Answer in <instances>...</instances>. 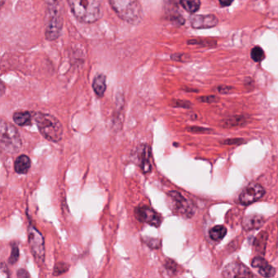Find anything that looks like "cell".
Returning a JSON list of instances; mask_svg holds the SVG:
<instances>
[{
  "mask_svg": "<svg viewBox=\"0 0 278 278\" xmlns=\"http://www.w3.org/2000/svg\"><path fill=\"white\" fill-rule=\"evenodd\" d=\"M67 1L75 18L82 23H94L102 16V0Z\"/></svg>",
  "mask_w": 278,
  "mask_h": 278,
  "instance_id": "cell-1",
  "label": "cell"
},
{
  "mask_svg": "<svg viewBox=\"0 0 278 278\" xmlns=\"http://www.w3.org/2000/svg\"><path fill=\"white\" fill-rule=\"evenodd\" d=\"M33 119L43 136L54 143L62 141L64 129L61 122L53 115L36 112L33 114Z\"/></svg>",
  "mask_w": 278,
  "mask_h": 278,
  "instance_id": "cell-2",
  "label": "cell"
},
{
  "mask_svg": "<svg viewBox=\"0 0 278 278\" xmlns=\"http://www.w3.org/2000/svg\"><path fill=\"white\" fill-rule=\"evenodd\" d=\"M113 9L128 23L137 24L142 19V7L139 0H110Z\"/></svg>",
  "mask_w": 278,
  "mask_h": 278,
  "instance_id": "cell-3",
  "label": "cell"
},
{
  "mask_svg": "<svg viewBox=\"0 0 278 278\" xmlns=\"http://www.w3.org/2000/svg\"><path fill=\"white\" fill-rule=\"evenodd\" d=\"M22 146L21 135L17 129L6 121H1L0 125V148L3 153L13 154L18 153Z\"/></svg>",
  "mask_w": 278,
  "mask_h": 278,
  "instance_id": "cell-4",
  "label": "cell"
},
{
  "mask_svg": "<svg viewBox=\"0 0 278 278\" xmlns=\"http://www.w3.org/2000/svg\"><path fill=\"white\" fill-rule=\"evenodd\" d=\"M62 4L47 6L45 16V37L49 41H55L60 37L63 26Z\"/></svg>",
  "mask_w": 278,
  "mask_h": 278,
  "instance_id": "cell-5",
  "label": "cell"
},
{
  "mask_svg": "<svg viewBox=\"0 0 278 278\" xmlns=\"http://www.w3.org/2000/svg\"><path fill=\"white\" fill-rule=\"evenodd\" d=\"M29 244L31 252L38 264L44 263L45 259V241L41 232L30 225L28 227Z\"/></svg>",
  "mask_w": 278,
  "mask_h": 278,
  "instance_id": "cell-6",
  "label": "cell"
},
{
  "mask_svg": "<svg viewBox=\"0 0 278 278\" xmlns=\"http://www.w3.org/2000/svg\"><path fill=\"white\" fill-rule=\"evenodd\" d=\"M167 195L169 206L175 214L184 217H191L194 214L191 204L181 194L177 191H171Z\"/></svg>",
  "mask_w": 278,
  "mask_h": 278,
  "instance_id": "cell-7",
  "label": "cell"
},
{
  "mask_svg": "<svg viewBox=\"0 0 278 278\" xmlns=\"http://www.w3.org/2000/svg\"><path fill=\"white\" fill-rule=\"evenodd\" d=\"M135 215L139 221L146 223L153 227H159L161 225V215L148 206L136 207L135 209Z\"/></svg>",
  "mask_w": 278,
  "mask_h": 278,
  "instance_id": "cell-8",
  "label": "cell"
},
{
  "mask_svg": "<svg viewBox=\"0 0 278 278\" xmlns=\"http://www.w3.org/2000/svg\"><path fill=\"white\" fill-rule=\"evenodd\" d=\"M264 189L261 184L253 182L250 183L241 194L239 201L241 204L250 205L257 202L258 200L261 199V197L264 195Z\"/></svg>",
  "mask_w": 278,
  "mask_h": 278,
  "instance_id": "cell-9",
  "label": "cell"
},
{
  "mask_svg": "<svg viewBox=\"0 0 278 278\" xmlns=\"http://www.w3.org/2000/svg\"><path fill=\"white\" fill-rule=\"evenodd\" d=\"M225 278H252L253 273L250 269L240 262H233L225 267L223 271Z\"/></svg>",
  "mask_w": 278,
  "mask_h": 278,
  "instance_id": "cell-10",
  "label": "cell"
},
{
  "mask_svg": "<svg viewBox=\"0 0 278 278\" xmlns=\"http://www.w3.org/2000/svg\"><path fill=\"white\" fill-rule=\"evenodd\" d=\"M138 148H139L137 150L138 164L143 173H149L152 171L150 148L148 145H142Z\"/></svg>",
  "mask_w": 278,
  "mask_h": 278,
  "instance_id": "cell-11",
  "label": "cell"
},
{
  "mask_svg": "<svg viewBox=\"0 0 278 278\" xmlns=\"http://www.w3.org/2000/svg\"><path fill=\"white\" fill-rule=\"evenodd\" d=\"M218 22L216 16L213 15H195L190 18V23L194 29L213 28Z\"/></svg>",
  "mask_w": 278,
  "mask_h": 278,
  "instance_id": "cell-12",
  "label": "cell"
},
{
  "mask_svg": "<svg viewBox=\"0 0 278 278\" xmlns=\"http://www.w3.org/2000/svg\"><path fill=\"white\" fill-rule=\"evenodd\" d=\"M253 268H257L259 273L264 278H272L275 275V268L261 257H256L251 262Z\"/></svg>",
  "mask_w": 278,
  "mask_h": 278,
  "instance_id": "cell-13",
  "label": "cell"
},
{
  "mask_svg": "<svg viewBox=\"0 0 278 278\" xmlns=\"http://www.w3.org/2000/svg\"><path fill=\"white\" fill-rule=\"evenodd\" d=\"M264 222L265 220L263 216L258 214H250L244 218L243 226L245 230L257 229L262 227Z\"/></svg>",
  "mask_w": 278,
  "mask_h": 278,
  "instance_id": "cell-14",
  "label": "cell"
},
{
  "mask_svg": "<svg viewBox=\"0 0 278 278\" xmlns=\"http://www.w3.org/2000/svg\"><path fill=\"white\" fill-rule=\"evenodd\" d=\"M92 88L99 98L104 97L106 91V77L104 74H97L92 82Z\"/></svg>",
  "mask_w": 278,
  "mask_h": 278,
  "instance_id": "cell-15",
  "label": "cell"
},
{
  "mask_svg": "<svg viewBox=\"0 0 278 278\" xmlns=\"http://www.w3.org/2000/svg\"><path fill=\"white\" fill-rule=\"evenodd\" d=\"M31 161L28 156L21 155L17 157L14 164L16 172L21 175H25L31 169Z\"/></svg>",
  "mask_w": 278,
  "mask_h": 278,
  "instance_id": "cell-16",
  "label": "cell"
},
{
  "mask_svg": "<svg viewBox=\"0 0 278 278\" xmlns=\"http://www.w3.org/2000/svg\"><path fill=\"white\" fill-rule=\"evenodd\" d=\"M13 118L16 124L21 127L31 125L33 119V114L25 110L16 111L13 114Z\"/></svg>",
  "mask_w": 278,
  "mask_h": 278,
  "instance_id": "cell-17",
  "label": "cell"
},
{
  "mask_svg": "<svg viewBox=\"0 0 278 278\" xmlns=\"http://www.w3.org/2000/svg\"><path fill=\"white\" fill-rule=\"evenodd\" d=\"M180 4L189 13H195L199 10L201 0H180Z\"/></svg>",
  "mask_w": 278,
  "mask_h": 278,
  "instance_id": "cell-18",
  "label": "cell"
},
{
  "mask_svg": "<svg viewBox=\"0 0 278 278\" xmlns=\"http://www.w3.org/2000/svg\"><path fill=\"white\" fill-rule=\"evenodd\" d=\"M227 232V229L223 225H217L210 231V237L214 241L222 240Z\"/></svg>",
  "mask_w": 278,
  "mask_h": 278,
  "instance_id": "cell-19",
  "label": "cell"
},
{
  "mask_svg": "<svg viewBox=\"0 0 278 278\" xmlns=\"http://www.w3.org/2000/svg\"><path fill=\"white\" fill-rule=\"evenodd\" d=\"M267 239H268V235H267L266 232H261V234L256 237L254 245H255V249H256L258 252L263 254V252L265 251Z\"/></svg>",
  "mask_w": 278,
  "mask_h": 278,
  "instance_id": "cell-20",
  "label": "cell"
},
{
  "mask_svg": "<svg viewBox=\"0 0 278 278\" xmlns=\"http://www.w3.org/2000/svg\"><path fill=\"white\" fill-rule=\"evenodd\" d=\"M250 56L252 58L253 61L255 62H261L263 61L264 57H265V54L263 51V49H261V47H255L254 49L251 50L250 52Z\"/></svg>",
  "mask_w": 278,
  "mask_h": 278,
  "instance_id": "cell-21",
  "label": "cell"
},
{
  "mask_svg": "<svg viewBox=\"0 0 278 278\" xmlns=\"http://www.w3.org/2000/svg\"><path fill=\"white\" fill-rule=\"evenodd\" d=\"M19 256H20L19 248L16 244H13V245H12V252H11L10 258H9V263L12 265H14L17 262Z\"/></svg>",
  "mask_w": 278,
  "mask_h": 278,
  "instance_id": "cell-22",
  "label": "cell"
},
{
  "mask_svg": "<svg viewBox=\"0 0 278 278\" xmlns=\"http://www.w3.org/2000/svg\"><path fill=\"white\" fill-rule=\"evenodd\" d=\"M69 269V266L64 263H59L54 268V275H62L63 273H66Z\"/></svg>",
  "mask_w": 278,
  "mask_h": 278,
  "instance_id": "cell-23",
  "label": "cell"
},
{
  "mask_svg": "<svg viewBox=\"0 0 278 278\" xmlns=\"http://www.w3.org/2000/svg\"><path fill=\"white\" fill-rule=\"evenodd\" d=\"M143 242H145L148 247L152 248V249H158L161 245V242L156 238H147L143 240Z\"/></svg>",
  "mask_w": 278,
  "mask_h": 278,
  "instance_id": "cell-24",
  "label": "cell"
},
{
  "mask_svg": "<svg viewBox=\"0 0 278 278\" xmlns=\"http://www.w3.org/2000/svg\"><path fill=\"white\" fill-rule=\"evenodd\" d=\"M9 271L5 263H1V268H0V278H9Z\"/></svg>",
  "mask_w": 278,
  "mask_h": 278,
  "instance_id": "cell-25",
  "label": "cell"
},
{
  "mask_svg": "<svg viewBox=\"0 0 278 278\" xmlns=\"http://www.w3.org/2000/svg\"><path fill=\"white\" fill-rule=\"evenodd\" d=\"M17 277L18 278H30L31 276L29 274L28 272L25 269H20V270H18Z\"/></svg>",
  "mask_w": 278,
  "mask_h": 278,
  "instance_id": "cell-26",
  "label": "cell"
},
{
  "mask_svg": "<svg viewBox=\"0 0 278 278\" xmlns=\"http://www.w3.org/2000/svg\"><path fill=\"white\" fill-rule=\"evenodd\" d=\"M47 6L55 5V4H62L63 0H44Z\"/></svg>",
  "mask_w": 278,
  "mask_h": 278,
  "instance_id": "cell-27",
  "label": "cell"
},
{
  "mask_svg": "<svg viewBox=\"0 0 278 278\" xmlns=\"http://www.w3.org/2000/svg\"><path fill=\"white\" fill-rule=\"evenodd\" d=\"M188 130L189 131H192V132H205V131H207V129H204V128H195V127L189 128Z\"/></svg>",
  "mask_w": 278,
  "mask_h": 278,
  "instance_id": "cell-28",
  "label": "cell"
},
{
  "mask_svg": "<svg viewBox=\"0 0 278 278\" xmlns=\"http://www.w3.org/2000/svg\"><path fill=\"white\" fill-rule=\"evenodd\" d=\"M243 142V140H239V139H233V140H227L225 141L224 144H227V145H233V144H239Z\"/></svg>",
  "mask_w": 278,
  "mask_h": 278,
  "instance_id": "cell-29",
  "label": "cell"
},
{
  "mask_svg": "<svg viewBox=\"0 0 278 278\" xmlns=\"http://www.w3.org/2000/svg\"><path fill=\"white\" fill-rule=\"evenodd\" d=\"M220 1V5L222 7H228V6L231 5L233 0H219Z\"/></svg>",
  "mask_w": 278,
  "mask_h": 278,
  "instance_id": "cell-30",
  "label": "cell"
},
{
  "mask_svg": "<svg viewBox=\"0 0 278 278\" xmlns=\"http://www.w3.org/2000/svg\"><path fill=\"white\" fill-rule=\"evenodd\" d=\"M216 100V97H204V98H201V100H202V101H205V102H214V101H215Z\"/></svg>",
  "mask_w": 278,
  "mask_h": 278,
  "instance_id": "cell-31",
  "label": "cell"
}]
</instances>
